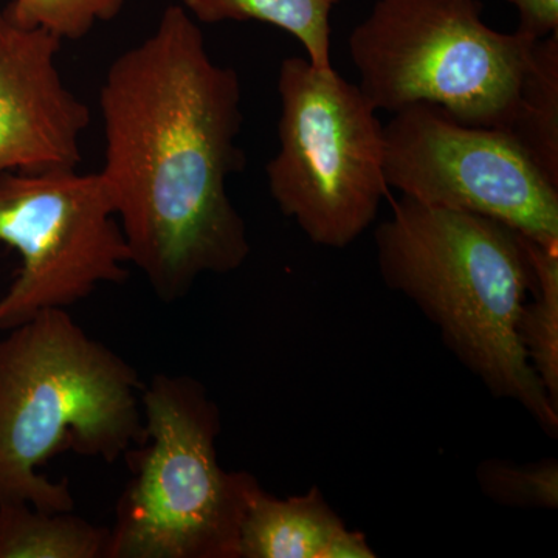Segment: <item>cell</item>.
Masks as SVG:
<instances>
[{"mask_svg": "<svg viewBox=\"0 0 558 558\" xmlns=\"http://www.w3.org/2000/svg\"><path fill=\"white\" fill-rule=\"evenodd\" d=\"M108 186L131 266L163 303L189 295L202 275L240 269L247 227L227 182L244 168L238 146L236 70L209 57L182 5L116 58L98 98Z\"/></svg>", "mask_w": 558, "mask_h": 558, "instance_id": "obj_1", "label": "cell"}, {"mask_svg": "<svg viewBox=\"0 0 558 558\" xmlns=\"http://www.w3.org/2000/svg\"><path fill=\"white\" fill-rule=\"evenodd\" d=\"M374 242L385 284L438 326L492 395L520 403L557 436L558 410L517 332L534 279L524 236L486 216L402 196Z\"/></svg>", "mask_w": 558, "mask_h": 558, "instance_id": "obj_2", "label": "cell"}, {"mask_svg": "<svg viewBox=\"0 0 558 558\" xmlns=\"http://www.w3.org/2000/svg\"><path fill=\"white\" fill-rule=\"evenodd\" d=\"M137 371L68 310L40 312L0 339V502L75 508L69 481L39 469L64 450L113 462L145 439Z\"/></svg>", "mask_w": 558, "mask_h": 558, "instance_id": "obj_3", "label": "cell"}, {"mask_svg": "<svg viewBox=\"0 0 558 558\" xmlns=\"http://www.w3.org/2000/svg\"><path fill=\"white\" fill-rule=\"evenodd\" d=\"M145 439L117 502L108 558H240L255 476L218 457L220 414L204 385L157 374L142 391Z\"/></svg>", "mask_w": 558, "mask_h": 558, "instance_id": "obj_4", "label": "cell"}, {"mask_svg": "<svg viewBox=\"0 0 558 558\" xmlns=\"http://www.w3.org/2000/svg\"><path fill=\"white\" fill-rule=\"evenodd\" d=\"M535 40L488 27L478 0H376L348 44L377 110L429 102L469 126L506 130Z\"/></svg>", "mask_w": 558, "mask_h": 558, "instance_id": "obj_5", "label": "cell"}, {"mask_svg": "<svg viewBox=\"0 0 558 558\" xmlns=\"http://www.w3.org/2000/svg\"><path fill=\"white\" fill-rule=\"evenodd\" d=\"M278 150L266 174L275 204L314 244L344 248L388 197L385 126L359 86L306 57L279 65Z\"/></svg>", "mask_w": 558, "mask_h": 558, "instance_id": "obj_6", "label": "cell"}, {"mask_svg": "<svg viewBox=\"0 0 558 558\" xmlns=\"http://www.w3.org/2000/svg\"><path fill=\"white\" fill-rule=\"evenodd\" d=\"M0 244L22 259L16 279L0 296L3 332L130 278V250L100 172L0 175Z\"/></svg>", "mask_w": 558, "mask_h": 558, "instance_id": "obj_7", "label": "cell"}, {"mask_svg": "<svg viewBox=\"0 0 558 558\" xmlns=\"http://www.w3.org/2000/svg\"><path fill=\"white\" fill-rule=\"evenodd\" d=\"M385 174L410 199L558 245V186L501 128L469 126L429 102L407 106L385 126Z\"/></svg>", "mask_w": 558, "mask_h": 558, "instance_id": "obj_8", "label": "cell"}, {"mask_svg": "<svg viewBox=\"0 0 558 558\" xmlns=\"http://www.w3.org/2000/svg\"><path fill=\"white\" fill-rule=\"evenodd\" d=\"M62 40L0 7V175L75 170L90 112L62 80Z\"/></svg>", "mask_w": 558, "mask_h": 558, "instance_id": "obj_9", "label": "cell"}, {"mask_svg": "<svg viewBox=\"0 0 558 558\" xmlns=\"http://www.w3.org/2000/svg\"><path fill=\"white\" fill-rule=\"evenodd\" d=\"M368 539L349 531L318 488L275 498L256 486L241 524L240 558H373Z\"/></svg>", "mask_w": 558, "mask_h": 558, "instance_id": "obj_10", "label": "cell"}, {"mask_svg": "<svg viewBox=\"0 0 558 558\" xmlns=\"http://www.w3.org/2000/svg\"><path fill=\"white\" fill-rule=\"evenodd\" d=\"M110 527L27 502H0V558H108Z\"/></svg>", "mask_w": 558, "mask_h": 558, "instance_id": "obj_11", "label": "cell"}, {"mask_svg": "<svg viewBox=\"0 0 558 558\" xmlns=\"http://www.w3.org/2000/svg\"><path fill=\"white\" fill-rule=\"evenodd\" d=\"M506 131L558 186V33L535 40Z\"/></svg>", "mask_w": 558, "mask_h": 558, "instance_id": "obj_12", "label": "cell"}, {"mask_svg": "<svg viewBox=\"0 0 558 558\" xmlns=\"http://www.w3.org/2000/svg\"><path fill=\"white\" fill-rule=\"evenodd\" d=\"M343 0H182L194 21L202 24L258 21L293 36L312 65L332 69L330 16Z\"/></svg>", "mask_w": 558, "mask_h": 558, "instance_id": "obj_13", "label": "cell"}, {"mask_svg": "<svg viewBox=\"0 0 558 558\" xmlns=\"http://www.w3.org/2000/svg\"><path fill=\"white\" fill-rule=\"evenodd\" d=\"M532 288L519 319V339L532 369L558 410V245L524 238Z\"/></svg>", "mask_w": 558, "mask_h": 558, "instance_id": "obj_14", "label": "cell"}, {"mask_svg": "<svg viewBox=\"0 0 558 558\" xmlns=\"http://www.w3.org/2000/svg\"><path fill=\"white\" fill-rule=\"evenodd\" d=\"M126 0H13L10 16L28 28H43L61 40L86 38L95 25L116 20Z\"/></svg>", "mask_w": 558, "mask_h": 558, "instance_id": "obj_15", "label": "cell"}, {"mask_svg": "<svg viewBox=\"0 0 558 558\" xmlns=\"http://www.w3.org/2000/svg\"><path fill=\"white\" fill-rule=\"evenodd\" d=\"M476 475L484 494L499 505L542 509L558 506L556 459L527 465L487 461L480 465Z\"/></svg>", "mask_w": 558, "mask_h": 558, "instance_id": "obj_16", "label": "cell"}, {"mask_svg": "<svg viewBox=\"0 0 558 558\" xmlns=\"http://www.w3.org/2000/svg\"><path fill=\"white\" fill-rule=\"evenodd\" d=\"M519 11L517 31L532 39L558 33V0H508Z\"/></svg>", "mask_w": 558, "mask_h": 558, "instance_id": "obj_17", "label": "cell"}]
</instances>
